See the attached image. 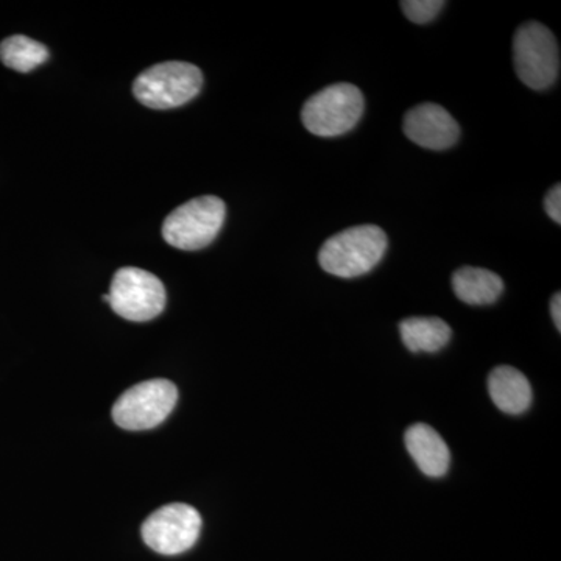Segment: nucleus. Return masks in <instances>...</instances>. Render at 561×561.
<instances>
[{
	"mask_svg": "<svg viewBox=\"0 0 561 561\" xmlns=\"http://www.w3.org/2000/svg\"><path fill=\"white\" fill-rule=\"evenodd\" d=\"M545 208L548 216L551 217L557 225L561 224V186L556 184L549 194L546 195Z\"/></svg>",
	"mask_w": 561,
	"mask_h": 561,
	"instance_id": "nucleus-16",
	"label": "nucleus"
},
{
	"mask_svg": "<svg viewBox=\"0 0 561 561\" xmlns=\"http://www.w3.org/2000/svg\"><path fill=\"white\" fill-rule=\"evenodd\" d=\"M489 391L500 411L508 415H519L531 404V387L529 379L516 368L501 365L490 373Z\"/></svg>",
	"mask_w": 561,
	"mask_h": 561,
	"instance_id": "nucleus-11",
	"label": "nucleus"
},
{
	"mask_svg": "<svg viewBox=\"0 0 561 561\" xmlns=\"http://www.w3.org/2000/svg\"><path fill=\"white\" fill-rule=\"evenodd\" d=\"M47 60V47L28 36L13 35L0 43V61L18 72H31Z\"/></svg>",
	"mask_w": 561,
	"mask_h": 561,
	"instance_id": "nucleus-14",
	"label": "nucleus"
},
{
	"mask_svg": "<svg viewBox=\"0 0 561 561\" xmlns=\"http://www.w3.org/2000/svg\"><path fill=\"white\" fill-rule=\"evenodd\" d=\"M203 73L191 62L168 61L151 66L133 83L136 101L151 110H171L197 98Z\"/></svg>",
	"mask_w": 561,
	"mask_h": 561,
	"instance_id": "nucleus-2",
	"label": "nucleus"
},
{
	"mask_svg": "<svg viewBox=\"0 0 561 561\" xmlns=\"http://www.w3.org/2000/svg\"><path fill=\"white\" fill-rule=\"evenodd\" d=\"M453 289L467 305H493L504 291V280L486 268L461 267L453 275Z\"/></svg>",
	"mask_w": 561,
	"mask_h": 561,
	"instance_id": "nucleus-12",
	"label": "nucleus"
},
{
	"mask_svg": "<svg viewBox=\"0 0 561 561\" xmlns=\"http://www.w3.org/2000/svg\"><path fill=\"white\" fill-rule=\"evenodd\" d=\"M364 94L350 83L331 84L305 103L301 121L306 130L321 138L345 135L364 114Z\"/></svg>",
	"mask_w": 561,
	"mask_h": 561,
	"instance_id": "nucleus-4",
	"label": "nucleus"
},
{
	"mask_svg": "<svg viewBox=\"0 0 561 561\" xmlns=\"http://www.w3.org/2000/svg\"><path fill=\"white\" fill-rule=\"evenodd\" d=\"M201 531V513L187 504H169L146 519L142 538L154 552L179 556L190 551Z\"/></svg>",
	"mask_w": 561,
	"mask_h": 561,
	"instance_id": "nucleus-8",
	"label": "nucleus"
},
{
	"mask_svg": "<svg viewBox=\"0 0 561 561\" xmlns=\"http://www.w3.org/2000/svg\"><path fill=\"white\" fill-rule=\"evenodd\" d=\"M405 446L421 472L430 478H443L451 465L448 445L430 424H413L405 432Z\"/></svg>",
	"mask_w": 561,
	"mask_h": 561,
	"instance_id": "nucleus-10",
	"label": "nucleus"
},
{
	"mask_svg": "<svg viewBox=\"0 0 561 561\" xmlns=\"http://www.w3.org/2000/svg\"><path fill=\"white\" fill-rule=\"evenodd\" d=\"M400 334L411 353H437L451 341L453 330L437 317H412L401 321Z\"/></svg>",
	"mask_w": 561,
	"mask_h": 561,
	"instance_id": "nucleus-13",
	"label": "nucleus"
},
{
	"mask_svg": "<svg viewBox=\"0 0 561 561\" xmlns=\"http://www.w3.org/2000/svg\"><path fill=\"white\" fill-rule=\"evenodd\" d=\"M179 401V390L165 379H151L131 387L116 401L113 420L127 431L153 430L168 419Z\"/></svg>",
	"mask_w": 561,
	"mask_h": 561,
	"instance_id": "nucleus-7",
	"label": "nucleus"
},
{
	"mask_svg": "<svg viewBox=\"0 0 561 561\" xmlns=\"http://www.w3.org/2000/svg\"><path fill=\"white\" fill-rule=\"evenodd\" d=\"M513 62L526 87L548 90L560 72V49L553 33L540 22L522 25L513 38Z\"/></svg>",
	"mask_w": 561,
	"mask_h": 561,
	"instance_id": "nucleus-5",
	"label": "nucleus"
},
{
	"mask_svg": "<svg viewBox=\"0 0 561 561\" xmlns=\"http://www.w3.org/2000/svg\"><path fill=\"white\" fill-rule=\"evenodd\" d=\"M404 133L424 149L445 150L459 140L460 127L443 106L421 103L405 114Z\"/></svg>",
	"mask_w": 561,
	"mask_h": 561,
	"instance_id": "nucleus-9",
	"label": "nucleus"
},
{
	"mask_svg": "<svg viewBox=\"0 0 561 561\" xmlns=\"http://www.w3.org/2000/svg\"><path fill=\"white\" fill-rule=\"evenodd\" d=\"M389 247L386 232L375 225L348 228L332 236L319 253L321 268L339 278H357L382 261Z\"/></svg>",
	"mask_w": 561,
	"mask_h": 561,
	"instance_id": "nucleus-1",
	"label": "nucleus"
},
{
	"mask_svg": "<svg viewBox=\"0 0 561 561\" xmlns=\"http://www.w3.org/2000/svg\"><path fill=\"white\" fill-rule=\"evenodd\" d=\"M551 313L553 323H556L557 330H561V295H553L551 302Z\"/></svg>",
	"mask_w": 561,
	"mask_h": 561,
	"instance_id": "nucleus-17",
	"label": "nucleus"
},
{
	"mask_svg": "<svg viewBox=\"0 0 561 561\" xmlns=\"http://www.w3.org/2000/svg\"><path fill=\"white\" fill-rule=\"evenodd\" d=\"M446 3L442 0H405L401 2L402 13L413 24H427L440 14Z\"/></svg>",
	"mask_w": 561,
	"mask_h": 561,
	"instance_id": "nucleus-15",
	"label": "nucleus"
},
{
	"mask_svg": "<svg viewBox=\"0 0 561 561\" xmlns=\"http://www.w3.org/2000/svg\"><path fill=\"white\" fill-rule=\"evenodd\" d=\"M164 284L153 273L138 267H124L111 283L108 305L122 319L149 321L165 308Z\"/></svg>",
	"mask_w": 561,
	"mask_h": 561,
	"instance_id": "nucleus-6",
	"label": "nucleus"
},
{
	"mask_svg": "<svg viewBox=\"0 0 561 561\" xmlns=\"http://www.w3.org/2000/svg\"><path fill=\"white\" fill-rule=\"evenodd\" d=\"M227 217V206L216 195L183 203L165 217L162 238L173 249L197 251L216 241Z\"/></svg>",
	"mask_w": 561,
	"mask_h": 561,
	"instance_id": "nucleus-3",
	"label": "nucleus"
}]
</instances>
